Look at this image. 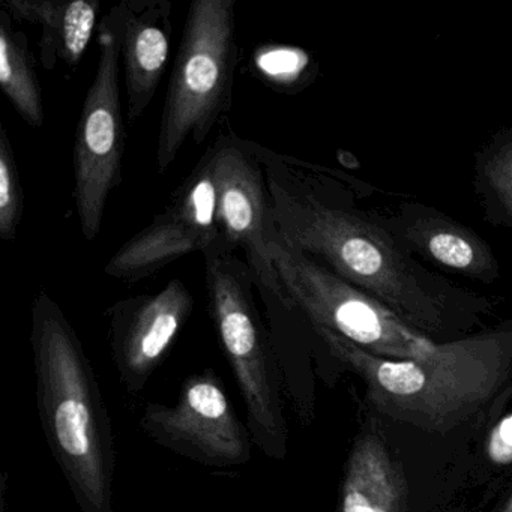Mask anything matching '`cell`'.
<instances>
[{"label":"cell","mask_w":512,"mask_h":512,"mask_svg":"<svg viewBox=\"0 0 512 512\" xmlns=\"http://www.w3.org/2000/svg\"><path fill=\"white\" fill-rule=\"evenodd\" d=\"M98 49L97 70L77 122L73 148L74 202L88 242L100 235L107 200L122 182L125 154L121 52L106 16L98 25Z\"/></svg>","instance_id":"obj_7"},{"label":"cell","mask_w":512,"mask_h":512,"mask_svg":"<svg viewBox=\"0 0 512 512\" xmlns=\"http://www.w3.org/2000/svg\"><path fill=\"white\" fill-rule=\"evenodd\" d=\"M208 310L247 407L254 445L272 460H284L289 430L277 353L253 298V275L233 253L212 247L205 254Z\"/></svg>","instance_id":"obj_4"},{"label":"cell","mask_w":512,"mask_h":512,"mask_svg":"<svg viewBox=\"0 0 512 512\" xmlns=\"http://www.w3.org/2000/svg\"><path fill=\"white\" fill-rule=\"evenodd\" d=\"M475 181L488 218L512 229V128L485 143L476 157Z\"/></svg>","instance_id":"obj_17"},{"label":"cell","mask_w":512,"mask_h":512,"mask_svg":"<svg viewBox=\"0 0 512 512\" xmlns=\"http://www.w3.org/2000/svg\"><path fill=\"white\" fill-rule=\"evenodd\" d=\"M193 310L194 296L179 278L160 292L122 299L107 310L113 361L128 391L145 388Z\"/></svg>","instance_id":"obj_11"},{"label":"cell","mask_w":512,"mask_h":512,"mask_svg":"<svg viewBox=\"0 0 512 512\" xmlns=\"http://www.w3.org/2000/svg\"><path fill=\"white\" fill-rule=\"evenodd\" d=\"M332 355L361 377L380 413L428 433H448L478 415L512 379V320L445 341L434 358L392 361L313 326Z\"/></svg>","instance_id":"obj_3"},{"label":"cell","mask_w":512,"mask_h":512,"mask_svg":"<svg viewBox=\"0 0 512 512\" xmlns=\"http://www.w3.org/2000/svg\"><path fill=\"white\" fill-rule=\"evenodd\" d=\"M340 512H407V482L382 437H358L341 485Z\"/></svg>","instance_id":"obj_15"},{"label":"cell","mask_w":512,"mask_h":512,"mask_svg":"<svg viewBox=\"0 0 512 512\" xmlns=\"http://www.w3.org/2000/svg\"><path fill=\"white\" fill-rule=\"evenodd\" d=\"M376 215L410 256L482 284L499 280V260L490 245L448 215L421 203H401L391 215Z\"/></svg>","instance_id":"obj_13"},{"label":"cell","mask_w":512,"mask_h":512,"mask_svg":"<svg viewBox=\"0 0 512 512\" xmlns=\"http://www.w3.org/2000/svg\"><path fill=\"white\" fill-rule=\"evenodd\" d=\"M211 149L220 232L215 247L226 253L241 251L260 293L292 308L269 253L274 223L259 146L235 136H221Z\"/></svg>","instance_id":"obj_8"},{"label":"cell","mask_w":512,"mask_h":512,"mask_svg":"<svg viewBox=\"0 0 512 512\" xmlns=\"http://www.w3.org/2000/svg\"><path fill=\"white\" fill-rule=\"evenodd\" d=\"M485 455L496 466L512 464V413L500 418L488 431L485 439Z\"/></svg>","instance_id":"obj_19"},{"label":"cell","mask_w":512,"mask_h":512,"mask_svg":"<svg viewBox=\"0 0 512 512\" xmlns=\"http://www.w3.org/2000/svg\"><path fill=\"white\" fill-rule=\"evenodd\" d=\"M269 253L287 299L304 311L311 325L329 329L365 352L392 361L431 359L443 349L445 341L413 328L391 308L287 244L275 229L269 236Z\"/></svg>","instance_id":"obj_6"},{"label":"cell","mask_w":512,"mask_h":512,"mask_svg":"<svg viewBox=\"0 0 512 512\" xmlns=\"http://www.w3.org/2000/svg\"><path fill=\"white\" fill-rule=\"evenodd\" d=\"M218 239L217 182L209 148L166 209L110 257L104 272L113 280L137 283L188 254H205Z\"/></svg>","instance_id":"obj_10"},{"label":"cell","mask_w":512,"mask_h":512,"mask_svg":"<svg viewBox=\"0 0 512 512\" xmlns=\"http://www.w3.org/2000/svg\"><path fill=\"white\" fill-rule=\"evenodd\" d=\"M11 19L40 26V62L53 71L59 64L77 67L98 31V0H4Z\"/></svg>","instance_id":"obj_14"},{"label":"cell","mask_w":512,"mask_h":512,"mask_svg":"<svg viewBox=\"0 0 512 512\" xmlns=\"http://www.w3.org/2000/svg\"><path fill=\"white\" fill-rule=\"evenodd\" d=\"M235 0H196L164 98L157 142L158 172L164 173L188 140L200 145L232 107L238 65Z\"/></svg>","instance_id":"obj_5"},{"label":"cell","mask_w":512,"mask_h":512,"mask_svg":"<svg viewBox=\"0 0 512 512\" xmlns=\"http://www.w3.org/2000/svg\"><path fill=\"white\" fill-rule=\"evenodd\" d=\"M118 38L124 67L127 121L136 124L166 73L172 41L169 0H127L106 14Z\"/></svg>","instance_id":"obj_12"},{"label":"cell","mask_w":512,"mask_h":512,"mask_svg":"<svg viewBox=\"0 0 512 512\" xmlns=\"http://www.w3.org/2000/svg\"><path fill=\"white\" fill-rule=\"evenodd\" d=\"M500 512H512V494L508 500H506L505 505L502 506Z\"/></svg>","instance_id":"obj_20"},{"label":"cell","mask_w":512,"mask_h":512,"mask_svg":"<svg viewBox=\"0 0 512 512\" xmlns=\"http://www.w3.org/2000/svg\"><path fill=\"white\" fill-rule=\"evenodd\" d=\"M0 89L26 124L43 127V92L37 64L28 37L13 25L5 10L0 11Z\"/></svg>","instance_id":"obj_16"},{"label":"cell","mask_w":512,"mask_h":512,"mask_svg":"<svg viewBox=\"0 0 512 512\" xmlns=\"http://www.w3.org/2000/svg\"><path fill=\"white\" fill-rule=\"evenodd\" d=\"M38 412L53 458L82 512H115V440L94 368L76 329L46 290L32 302Z\"/></svg>","instance_id":"obj_2"},{"label":"cell","mask_w":512,"mask_h":512,"mask_svg":"<svg viewBox=\"0 0 512 512\" xmlns=\"http://www.w3.org/2000/svg\"><path fill=\"white\" fill-rule=\"evenodd\" d=\"M25 212V191L7 128L0 125V239L14 242Z\"/></svg>","instance_id":"obj_18"},{"label":"cell","mask_w":512,"mask_h":512,"mask_svg":"<svg viewBox=\"0 0 512 512\" xmlns=\"http://www.w3.org/2000/svg\"><path fill=\"white\" fill-rule=\"evenodd\" d=\"M278 235L413 328L434 338L472 328L493 299L455 286L410 256L376 214L305 175L301 161L259 148Z\"/></svg>","instance_id":"obj_1"},{"label":"cell","mask_w":512,"mask_h":512,"mask_svg":"<svg viewBox=\"0 0 512 512\" xmlns=\"http://www.w3.org/2000/svg\"><path fill=\"white\" fill-rule=\"evenodd\" d=\"M140 428L163 448L205 466L226 469L251 460L250 431L214 370L187 377L173 406L148 404Z\"/></svg>","instance_id":"obj_9"}]
</instances>
